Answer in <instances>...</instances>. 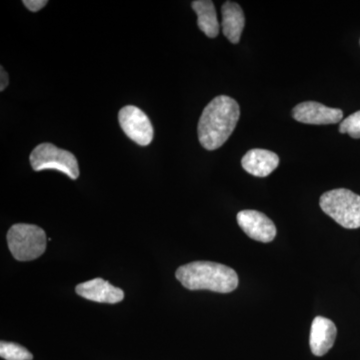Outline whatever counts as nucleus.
I'll return each instance as SVG.
<instances>
[{"label": "nucleus", "mask_w": 360, "mask_h": 360, "mask_svg": "<svg viewBox=\"0 0 360 360\" xmlns=\"http://www.w3.org/2000/svg\"><path fill=\"white\" fill-rule=\"evenodd\" d=\"M240 108L231 97L219 96L205 106L198 122V139L202 148L215 150L221 148L236 129Z\"/></svg>", "instance_id": "obj_1"}, {"label": "nucleus", "mask_w": 360, "mask_h": 360, "mask_svg": "<svg viewBox=\"0 0 360 360\" xmlns=\"http://www.w3.org/2000/svg\"><path fill=\"white\" fill-rule=\"evenodd\" d=\"M177 281L189 290H212L229 293L238 286V276L226 265L212 262H193L175 272Z\"/></svg>", "instance_id": "obj_2"}, {"label": "nucleus", "mask_w": 360, "mask_h": 360, "mask_svg": "<svg viewBox=\"0 0 360 360\" xmlns=\"http://www.w3.org/2000/svg\"><path fill=\"white\" fill-rule=\"evenodd\" d=\"M326 214L347 229L360 227V196L349 189L338 188L328 191L319 200Z\"/></svg>", "instance_id": "obj_3"}, {"label": "nucleus", "mask_w": 360, "mask_h": 360, "mask_svg": "<svg viewBox=\"0 0 360 360\" xmlns=\"http://www.w3.org/2000/svg\"><path fill=\"white\" fill-rule=\"evenodd\" d=\"M7 245L16 260L30 262L44 255L46 234L37 225L14 224L7 232Z\"/></svg>", "instance_id": "obj_4"}, {"label": "nucleus", "mask_w": 360, "mask_h": 360, "mask_svg": "<svg viewBox=\"0 0 360 360\" xmlns=\"http://www.w3.org/2000/svg\"><path fill=\"white\" fill-rule=\"evenodd\" d=\"M30 165L35 172L45 169H56L77 179L79 167L77 158L70 151L56 148L52 143H41L33 149L30 158Z\"/></svg>", "instance_id": "obj_5"}, {"label": "nucleus", "mask_w": 360, "mask_h": 360, "mask_svg": "<svg viewBox=\"0 0 360 360\" xmlns=\"http://www.w3.org/2000/svg\"><path fill=\"white\" fill-rule=\"evenodd\" d=\"M118 120L124 134L139 146H146L153 141L155 130L148 116L141 108L125 106L118 113Z\"/></svg>", "instance_id": "obj_6"}, {"label": "nucleus", "mask_w": 360, "mask_h": 360, "mask_svg": "<svg viewBox=\"0 0 360 360\" xmlns=\"http://www.w3.org/2000/svg\"><path fill=\"white\" fill-rule=\"evenodd\" d=\"M236 219L240 229L253 240L267 243L276 238V224L264 213L257 210H241Z\"/></svg>", "instance_id": "obj_7"}, {"label": "nucleus", "mask_w": 360, "mask_h": 360, "mask_svg": "<svg viewBox=\"0 0 360 360\" xmlns=\"http://www.w3.org/2000/svg\"><path fill=\"white\" fill-rule=\"evenodd\" d=\"M292 115L295 120L305 124L324 125L341 122L343 112L315 101H305L293 108Z\"/></svg>", "instance_id": "obj_8"}, {"label": "nucleus", "mask_w": 360, "mask_h": 360, "mask_svg": "<svg viewBox=\"0 0 360 360\" xmlns=\"http://www.w3.org/2000/svg\"><path fill=\"white\" fill-rule=\"evenodd\" d=\"M75 291L78 295L82 296L85 300L94 302L115 304L122 302L124 298V292L122 290L116 288L101 277L78 284Z\"/></svg>", "instance_id": "obj_9"}, {"label": "nucleus", "mask_w": 360, "mask_h": 360, "mask_svg": "<svg viewBox=\"0 0 360 360\" xmlns=\"http://www.w3.org/2000/svg\"><path fill=\"white\" fill-rule=\"evenodd\" d=\"M335 324L323 316L315 317L310 329L309 345L312 354L316 356L328 354L335 345L336 338Z\"/></svg>", "instance_id": "obj_10"}, {"label": "nucleus", "mask_w": 360, "mask_h": 360, "mask_svg": "<svg viewBox=\"0 0 360 360\" xmlns=\"http://www.w3.org/2000/svg\"><path fill=\"white\" fill-rule=\"evenodd\" d=\"M241 165L253 176L266 177L278 167L279 158L266 149H251L243 156Z\"/></svg>", "instance_id": "obj_11"}, {"label": "nucleus", "mask_w": 360, "mask_h": 360, "mask_svg": "<svg viewBox=\"0 0 360 360\" xmlns=\"http://www.w3.org/2000/svg\"><path fill=\"white\" fill-rule=\"evenodd\" d=\"M222 32L233 44H238L245 25V13L239 4L233 1L224 2L221 7Z\"/></svg>", "instance_id": "obj_12"}, {"label": "nucleus", "mask_w": 360, "mask_h": 360, "mask_svg": "<svg viewBox=\"0 0 360 360\" xmlns=\"http://www.w3.org/2000/svg\"><path fill=\"white\" fill-rule=\"evenodd\" d=\"M191 6L198 15V25L201 32L210 39H215L219 33V22L214 4L210 0H195Z\"/></svg>", "instance_id": "obj_13"}, {"label": "nucleus", "mask_w": 360, "mask_h": 360, "mask_svg": "<svg viewBox=\"0 0 360 360\" xmlns=\"http://www.w3.org/2000/svg\"><path fill=\"white\" fill-rule=\"evenodd\" d=\"M0 356L6 360H32L33 355L18 343L0 342Z\"/></svg>", "instance_id": "obj_14"}, {"label": "nucleus", "mask_w": 360, "mask_h": 360, "mask_svg": "<svg viewBox=\"0 0 360 360\" xmlns=\"http://www.w3.org/2000/svg\"><path fill=\"white\" fill-rule=\"evenodd\" d=\"M340 134H347L352 139H360V110L345 118L340 125Z\"/></svg>", "instance_id": "obj_15"}, {"label": "nucleus", "mask_w": 360, "mask_h": 360, "mask_svg": "<svg viewBox=\"0 0 360 360\" xmlns=\"http://www.w3.org/2000/svg\"><path fill=\"white\" fill-rule=\"evenodd\" d=\"M22 4L32 13H37L40 9L44 8L49 1L46 0H23Z\"/></svg>", "instance_id": "obj_16"}, {"label": "nucleus", "mask_w": 360, "mask_h": 360, "mask_svg": "<svg viewBox=\"0 0 360 360\" xmlns=\"http://www.w3.org/2000/svg\"><path fill=\"white\" fill-rule=\"evenodd\" d=\"M1 70H0V91H4V89H6L7 85H8L9 82V77L8 75H7V72L6 70H4V68H0Z\"/></svg>", "instance_id": "obj_17"}]
</instances>
